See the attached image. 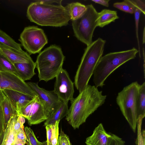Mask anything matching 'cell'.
<instances>
[{
    "label": "cell",
    "instance_id": "obj_1",
    "mask_svg": "<svg viewBox=\"0 0 145 145\" xmlns=\"http://www.w3.org/2000/svg\"><path fill=\"white\" fill-rule=\"evenodd\" d=\"M106 95L95 86L88 85L78 96L71 101L66 119L74 129H78L89 116L104 104Z\"/></svg>",
    "mask_w": 145,
    "mask_h": 145
},
{
    "label": "cell",
    "instance_id": "obj_2",
    "mask_svg": "<svg viewBox=\"0 0 145 145\" xmlns=\"http://www.w3.org/2000/svg\"><path fill=\"white\" fill-rule=\"evenodd\" d=\"M27 16L31 22L42 26L61 27L71 20L65 7L61 4L41 3L35 1L28 6Z\"/></svg>",
    "mask_w": 145,
    "mask_h": 145
},
{
    "label": "cell",
    "instance_id": "obj_3",
    "mask_svg": "<svg viewBox=\"0 0 145 145\" xmlns=\"http://www.w3.org/2000/svg\"><path fill=\"white\" fill-rule=\"evenodd\" d=\"M106 40L99 38L87 46L74 77V84L79 93L88 85L102 56Z\"/></svg>",
    "mask_w": 145,
    "mask_h": 145
},
{
    "label": "cell",
    "instance_id": "obj_4",
    "mask_svg": "<svg viewBox=\"0 0 145 145\" xmlns=\"http://www.w3.org/2000/svg\"><path fill=\"white\" fill-rule=\"evenodd\" d=\"M138 52L135 48L125 51L109 53L102 56L95 69L93 81L97 88L102 87L108 77L115 70L130 60Z\"/></svg>",
    "mask_w": 145,
    "mask_h": 145
},
{
    "label": "cell",
    "instance_id": "obj_5",
    "mask_svg": "<svg viewBox=\"0 0 145 145\" xmlns=\"http://www.w3.org/2000/svg\"><path fill=\"white\" fill-rule=\"evenodd\" d=\"M65 58L61 48L56 45L40 52L35 62L39 81L47 82L56 77L63 68Z\"/></svg>",
    "mask_w": 145,
    "mask_h": 145
},
{
    "label": "cell",
    "instance_id": "obj_6",
    "mask_svg": "<svg viewBox=\"0 0 145 145\" xmlns=\"http://www.w3.org/2000/svg\"><path fill=\"white\" fill-rule=\"evenodd\" d=\"M140 85L137 81L133 82L124 87L118 93L116 98L117 104L134 133L138 119L137 101Z\"/></svg>",
    "mask_w": 145,
    "mask_h": 145
},
{
    "label": "cell",
    "instance_id": "obj_7",
    "mask_svg": "<svg viewBox=\"0 0 145 145\" xmlns=\"http://www.w3.org/2000/svg\"><path fill=\"white\" fill-rule=\"evenodd\" d=\"M86 10L79 18L72 21L75 36L87 46L92 42L94 31L97 27L98 12L92 4L86 5Z\"/></svg>",
    "mask_w": 145,
    "mask_h": 145
},
{
    "label": "cell",
    "instance_id": "obj_8",
    "mask_svg": "<svg viewBox=\"0 0 145 145\" xmlns=\"http://www.w3.org/2000/svg\"><path fill=\"white\" fill-rule=\"evenodd\" d=\"M19 40L29 54L39 53L48 42L43 30L35 26L25 27Z\"/></svg>",
    "mask_w": 145,
    "mask_h": 145
},
{
    "label": "cell",
    "instance_id": "obj_9",
    "mask_svg": "<svg viewBox=\"0 0 145 145\" xmlns=\"http://www.w3.org/2000/svg\"><path fill=\"white\" fill-rule=\"evenodd\" d=\"M30 125L38 124L48 119L44 106L37 95L18 112Z\"/></svg>",
    "mask_w": 145,
    "mask_h": 145
},
{
    "label": "cell",
    "instance_id": "obj_10",
    "mask_svg": "<svg viewBox=\"0 0 145 145\" xmlns=\"http://www.w3.org/2000/svg\"><path fill=\"white\" fill-rule=\"evenodd\" d=\"M17 91L34 97L36 93L27 83L15 74L8 72L0 71V90Z\"/></svg>",
    "mask_w": 145,
    "mask_h": 145
},
{
    "label": "cell",
    "instance_id": "obj_11",
    "mask_svg": "<svg viewBox=\"0 0 145 145\" xmlns=\"http://www.w3.org/2000/svg\"><path fill=\"white\" fill-rule=\"evenodd\" d=\"M55 78L54 92L62 101H71L73 99L74 83L67 71L62 68Z\"/></svg>",
    "mask_w": 145,
    "mask_h": 145
},
{
    "label": "cell",
    "instance_id": "obj_12",
    "mask_svg": "<svg viewBox=\"0 0 145 145\" xmlns=\"http://www.w3.org/2000/svg\"><path fill=\"white\" fill-rule=\"evenodd\" d=\"M27 83L39 97L48 118L62 101L53 91H48L41 88L37 83L31 82Z\"/></svg>",
    "mask_w": 145,
    "mask_h": 145
},
{
    "label": "cell",
    "instance_id": "obj_13",
    "mask_svg": "<svg viewBox=\"0 0 145 145\" xmlns=\"http://www.w3.org/2000/svg\"><path fill=\"white\" fill-rule=\"evenodd\" d=\"M0 50L13 64L27 63L32 60L27 52L23 50H17L1 43Z\"/></svg>",
    "mask_w": 145,
    "mask_h": 145
},
{
    "label": "cell",
    "instance_id": "obj_14",
    "mask_svg": "<svg viewBox=\"0 0 145 145\" xmlns=\"http://www.w3.org/2000/svg\"><path fill=\"white\" fill-rule=\"evenodd\" d=\"M2 91L17 112L34 98L13 90L5 89Z\"/></svg>",
    "mask_w": 145,
    "mask_h": 145
},
{
    "label": "cell",
    "instance_id": "obj_15",
    "mask_svg": "<svg viewBox=\"0 0 145 145\" xmlns=\"http://www.w3.org/2000/svg\"><path fill=\"white\" fill-rule=\"evenodd\" d=\"M110 136L105 129L102 123L99 124L94 130L92 135L86 138L87 145H106Z\"/></svg>",
    "mask_w": 145,
    "mask_h": 145
},
{
    "label": "cell",
    "instance_id": "obj_16",
    "mask_svg": "<svg viewBox=\"0 0 145 145\" xmlns=\"http://www.w3.org/2000/svg\"><path fill=\"white\" fill-rule=\"evenodd\" d=\"M14 65L18 73L19 77L24 81L30 80L36 74L34 71L36 63L33 60L27 63H15Z\"/></svg>",
    "mask_w": 145,
    "mask_h": 145
},
{
    "label": "cell",
    "instance_id": "obj_17",
    "mask_svg": "<svg viewBox=\"0 0 145 145\" xmlns=\"http://www.w3.org/2000/svg\"><path fill=\"white\" fill-rule=\"evenodd\" d=\"M68 103L67 102L62 101L49 117L45 121L44 125H54L56 121H60L66 117L69 110Z\"/></svg>",
    "mask_w": 145,
    "mask_h": 145
},
{
    "label": "cell",
    "instance_id": "obj_18",
    "mask_svg": "<svg viewBox=\"0 0 145 145\" xmlns=\"http://www.w3.org/2000/svg\"><path fill=\"white\" fill-rule=\"evenodd\" d=\"M119 18L117 11L104 9L98 12L97 26L103 27Z\"/></svg>",
    "mask_w": 145,
    "mask_h": 145
},
{
    "label": "cell",
    "instance_id": "obj_19",
    "mask_svg": "<svg viewBox=\"0 0 145 145\" xmlns=\"http://www.w3.org/2000/svg\"><path fill=\"white\" fill-rule=\"evenodd\" d=\"M18 115L12 117L8 122L5 130L0 145H13L15 137L14 126Z\"/></svg>",
    "mask_w": 145,
    "mask_h": 145
},
{
    "label": "cell",
    "instance_id": "obj_20",
    "mask_svg": "<svg viewBox=\"0 0 145 145\" xmlns=\"http://www.w3.org/2000/svg\"><path fill=\"white\" fill-rule=\"evenodd\" d=\"M65 7L72 21L80 17L86 10V5L77 2L68 4Z\"/></svg>",
    "mask_w": 145,
    "mask_h": 145
},
{
    "label": "cell",
    "instance_id": "obj_21",
    "mask_svg": "<svg viewBox=\"0 0 145 145\" xmlns=\"http://www.w3.org/2000/svg\"><path fill=\"white\" fill-rule=\"evenodd\" d=\"M1 105L4 115L5 130L10 119L13 117L18 114L9 99L6 96Z\"/></svg>",
    "mask_w": 145,
    "mask_h": 145
},
{
    "label": "cell",
    "instance_id": "obj_22",
    "mask_svg": "<svg viewBox=\"0 0 145 145\" xmlns=\"http://www.w3.org/2000/svg\"><path fill=\"white\" fill-rule=\"evenodd\" d=\"M137 110L138 118L145 116V82L140 85L137 101Z\"/></svg>",
    "mask_w": 145,
    "mask_h": 145
},
{
    "label": "cell",
    "instance_id": "obj_23",
    "mask_svg": "<svg viewBox=\"0 0 145 145\" xmlns=\"http://www.w3.org/2000/svg\"><path fill=\"white\" fill-rule=\"evenodd\" d=\"M0 71L13 73L19 77L18 73L12 64L0 50Z\"/></svg>",
    "mask_w": 145,
    "mask_h": 145
},
{
    "label": "cell",
    "instance_id": "obj_24",
    "mask_svg": "<svg viewBox=\"0 0 145 145\" xmlns=\"http://www.w3.org/2000/svg\"><path fill=\"white\" fill-rule=\"evenodd\" d=\"M0 43L17 50H22L20 44L15 42L12 38L1 29Z\"/></svg>",
    "mask_w": 145,
    "mask_h": 145
},
{
    "label": "cell",
    "instance_id": "obj_25",
    "mask_svg": "<svg viewBox=\"0 0 145 145\" xmlns=\"http://www.w3.org/2000/svg\"><path fill=\"white\" fill-rule=\"evenodd\" d=\"M113 5L120 10L131 14L134 13L136 8L133 0H124L121 2L114 3Z\"/></svg>",
    "mask_w": 145,
    "mask_h": 145
},
{
    "label": "cell",
    "instance_id": "obj_26",
    "mask_svg": "<svg viewBox=\"0 0 145 145\" xmlns=\"http://www.w3.org/2000/svg\"><path fill=\"white\" fill-rule=\"evenodd\" d=\"M27 145H43V142L39 141L36 137L33 131L30 128L26 127L24 129Z\"/></svg>",
    "mask_w": 145,
    "mask_h": 145
},
{
    "label": "cell",
    "instance_id": "obj_27",
    "mask_svg": "<svg viewBox=\"0 0 145 145\" xmlns=\"http://www.w3.org/2000/svg\"><path fill=\"white\" fill-rule=\"evenodd\" d=\"M143 117H139L138 119L137 125V137L136 144L137 145H145V131L144 129L142 130V124Z\"/></svg>",
    "mask_w": 145,
    "mask_h": 145
},
{
    "label": "cell",
    "instance_id": "obj_28",
    "mask_svg": "<svg viewBox=\"0 0 145 145\" xmlns=\"http://www.w3.org/2000/svg\"><path fill=\"white\" fill-rule=\"evenodd\" d=\"M142 12L141 10L137 8H136L135 9L134 14L135 15V30L136 37L138 43V52L139 53V56L141 57V54L140 52V42L138 36V25L140 16V14Z\"/></svg>",
    "mask_w": 145,
    "mask_h": 145
},
{
    "label": "cell",
    "instance_id": "obj_29",
    "mask_svg": "<svg viewBox=\"0 0 145 145\" xmlns=\"http://www.w3.org/2000/svg\"><path fill=\"white\" fill-rule=\"evenodd\" d=\"M25 122V118L18 114L15 121L14 126V132L15 136L22 129H24V124Z\"/></svg>",
    "mask_w": 145,
    "mask_h": 145
},
{
    "label": "cell",
    "instance_id": "obj_30",
    "mask_svg": "<svg viewBox=\"0 0 145 145\" xmlns=\"http://www.w3.org/2000/svg\"><path fill=\"white\" fill-rule=\"evenodd\" d=\"M60 121H57L54 125H52V132L51 137L52 145H57L59 136V124Z\"/></svg>",
    "mask_w": 145,
    "mask_h": 145
},
{
    "label": "cell",
    "instance_id": "obj_31",
    "mask_svg": "<svg viewBox=\"0 0 145 145\" xmlns=\"http://www.w3.org/2000/svg\"><path fill=\"white\" fill-rule=\"evenodd\" d=\"M106 145H125V142L117 135L110 133Z\"/></svg>",
    "mask_w": 145,
    "mask_h": 145
},
{
    "label": "cell",
    "instance_id": "obj_32",
    "mask_svg": "<svg viewBox=\"0 0 145 145\" xmlns=\"http://www.w3.org/2000/svg\"><path fill=\"white\" fill-rule=\"evenodd\" d=\"M58 140L60 145H71L68 137L61 130Z\"/></svg>",
    "mask_w": 145,
    "mask_h": 145
},
{
    "label": "cell",
    "instance_id": "obj_33",
    "mask_svg": "<svg viewBox=\"0 0 145 145\" xmlns=\"http://www.w3.org/2000/svg\"><path fill=\"white\" fill-rule=\"evenodd\" d=\"M5 131L4 119L3 110L0 105V142Z\"/></svg>",
    "mask_w": 145,
    "mask_h": 145
},
{
    "label": "cell",
    "instance_id": "obj_34",
    "mask_svg": "<svg viewBox=\"0 0 145 145\" xmlns=\"http://www.w3.org/2000/svg\"><path fill=\"white\" fill-rule=\"evenodd\" d=\"M46 131V141L48 143L51 144V137L52 132V125H48L45 126Z\"/></svg>",
    "mask_w": 145,
    "mask_h": 145
},
{
    "label": "cell",
    "instance_id": "obj_35",
    "mask_svg": "<svg viewBox=\"0 0 145 145\" xmlns=\"http://www.w3.org/2000/svg\"><path fill=\"white\" fill-rule=\"evenodd\" d=\"M35 1L43 3L61 4V2L62 1L57 0H38Z\"/></svg>",
    "mask_w": 145,
    "mask_h": 145
},
{
    "label": "cell",
    "instance_id": "obj_36",
    "mask_svg": "<svg viewBox=\"0 0 145 145\" xmlns=\"http://www.w3.org/2000/svg\"><path fill=\"white\" fill-rule=\"evenodd\" d=\"M91 1L95 3L108 7L109 6V2L110 0H92Z\"/></svg>",
    "mask_w": 145,
    "mask_h": 145
},
{
    "label": "cell",
    "instance_id": "obj_37",
    "mask_svg": "<svg viewBox=\"0 0 145 145\" xmlns=\"http://www.w3.org/2000/svg\"><path fill=\"white\" fill-rule=\"evenodd\" d=\"M5 97V96L2 90H0V105L4 99Z\"/></svg>",
    "mask_w": 145,
    "mask_h": 145
},
{
    "label": "cell",
    "instance_id": "obj_38",
    "mask_svg": "<svg viewBox=\"0 0 145 145\" xmlns=\"http://www.w3.org/2000/svg\"><path fill=\"white\" fill-rule=\"evenodd\" d=\"M26 143L16 140H14L13 145H25Z\"/></svg>",
    "mask_w": 145,
    "mask_h": 145
},
{
    "label": "cell",
    "instance_id": "obj_39",
    "mask_svg": "<svg viewBox=\"0 0 145 145\" xmlns=\"http://www.w3.org/2000/svg\"><path fill=\"white\" fill-rule=\"evenodd\" d=\"M143 44L145 43V27L144 28L143 32V39H142Z\"/></svg>",
    "mask_w": 145,
    "mask_h": 145
},
{
    "label": "cell",
    "instance_id": "obj_40",
    "mask_svg": "<svg viewBox=\"0 0 145 145\" xmlns=\"http://www.w3.org/2000/svg\"><path fill=\"white\" fill-rule=\"evenodd\" d=\"M43 145H52L51 144L48 143L46 141L43 142Z\"/></svg>",
    "mask_w": 145,
    "mask_h": 145
},
{
    "label": "cell",
    "instance_id": "obj_41",
    "mask_svg": "<svg viewBox=\"0 0 145 145\" xmlns=\"http://www.w3.org/2000/svg\"><path fill=\"white\" fill-rule=\"evenodd\" d=\"M57 145H60L59 142V141L58 139V140Z\"/></svg>",
    "mask_w": 145,
    "mask_h": 145
}]
</instances>
